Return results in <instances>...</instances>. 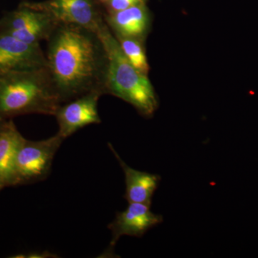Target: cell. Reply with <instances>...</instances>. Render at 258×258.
<instances>
[{
  "label": "cell",
  "mask_w": 258,
  "mask_h": 258,
  "mask_svg": "<svg viewBox=\"0 0 258 258\" xmlns=\"http://www.w3.org/2000/svg\"><path fill=\"white\" fill-rule=\"evenodd\" d=\"M47 41V69L61 104L89 93H106L108 58L96 32L59 24Z\"/></svg>",
  "instance_id": "6da1fadb"
},
{
  "label": "cell",
  "mask_w": 258,
  "mask_h": 258,
  "mask_svg": "<svg viewBox=\"0 0 258 258\" xmlns=\"http://www.w3.org/2000/svg\"><path fill=\"white\" fill-rule=\"evenodd\" d=\"M61 105L47 67L0 73V121L32 113L55 116Z\"/></svg>",
  "instance_id": "7a4b0ae2"
},
{
  "label": "cell",
  "mask_w": 258,
  "mask_h": 258,
  "mask_svg": "<svg viewBox=\"0 0 258 258\" xmlns=\"http://www.w3.org/2000/svg\"><path fill=\"white\" fill-rule=\"evenodd\" d=\"M108 58L106 93H111L135 107L144 116L154 114L158 101L147 75L142 74L128 60L106 21L97 30Z\"/></svg>",
  "instance_id": "3957f363"
},
{
  "label": "cell",
  "mask_w": 258,
  "mask_h": 258,
  "mask_svg": "<svg viewBox=\"0 0 258 258\" xmlns=\"http://www.w3.org/2000/svg\"><path fill=\"white\" fill-rule=\"evenodd\" d=\"M64 140L57 133L45 140L24 139L15 161V186L46 179L55 154Z\"/></svg>",
  "instance_id": "277c9868"
},
{
  "label": "cell",
  "mask_w": 258,
  "mask_h": 258,
  "mask_svg": "<svg viewBox=\"0 0 258 258\" xmlns=\"http://www.w3.org/2000/svg\"><path fill=\"white\" fill-rule=\"evenodd\" d=\"M23 5L47 13L57 23L79 25L96 32L104 21L94 0H47Z\"/></svg>",
  "instance_id": "5b68a950"
},
{
  "label": "cell",
  "mask_w": 258,
  "mask_h": 258,
  "mask_svg": "<svg viewBox=\"0 0 258 258\" xmlns=\"http://www.w3.org/2000/svg\"><path fill=\"white\" fill-rule=\"evenodd\" d=\"M47 67L40 44H30L12 35L0 34V73Z\"/></svg>",
  "instance_id": "8992f818"
},
{
  "label": "cell",
  "mask_w": 258,
  "mask_h": 258,
  "mask_svg": "<svg viewBox=\"0 0 258 258\" xmlns=\"http://www.w3.org/2000/svg\"><path fill=\"white\" fill-rule=\"evenodd\" d=\"M163 222V217L151 210V205L143 203H128L122 212H117L108 227L112 232L109 252L113 253L118 240L122 236L142 237L147 231Z\"/></svg>",
  "instance_id": "52a82bcc"
},
{
  "label": "cell",
  "mask_w": 258,
  "mask_h": 258,
  "mask_svg": "<svg viewBox=\"0 0 258 258\" xmlns=\"http://www.w3.org/2000/svg\"><path fill=\"white\" fill-rule=\"evenodd\" d=\"M101 96L89 93L61 105L55 115L59 126L57 134L66 139L86 125L101 123L98 102Z\"/></svg>",
  "instance_id": "ba28073f"
},
{
  "label": "cell",
  "mask_w": 258,
  "mask_h": 258,
  "mask_svg": "<svg viewBox=\"0 0 258 258\" xmlns=\"http://www.w3.org/2000/svg\"><path fill=\"white\" fill-rule=\"evenodd\" d=\"M108 147L114 154L123 169L125 176L124 198L128 203H143L152 205L154 194L159 187L161 178L159 174H150L130 167L120 157L111 143Z\"/></svg>",
  "instance_id": "9c48e42d"
},
{
  "label": "cell",
  "mask_w": 258,
  "mask_h": 258,
  "mask_svg": "<svg viewBox=\"0 0 258 258\" xmlns=\"http://www.w3.org/2000/svg\"><path fill=\"white\" fill-rule=\"evenodd\" d=\"M24 137L13 120L0 122V185L15 186V161Z\"/></svg>",
  "instance_id": "30bf717a"
},
{
  "label": "cell",
  "mask_w": 258,
  "mask_h": 258,
  "mask_svg": "<svg viewBox=\"0 0 258 258\" xmlns=\"http://www.w3.org/2000/svg\"><path fill=\"white\" fill-rule=\"evenodd\" d=\"M105 20L115 35L139 40L147 31L149 18L145 4H142L110 13Z\"/></svg>",
  "instance_id": "8fae6325"
},
{
  "label": "cell",
  "mask_w": 258,
  "mask_h": 258,
  "mask_svg": "<svg viewBox=\"0 0 258 258\" xmlns=\"http://www.w3.org/2000/svg\"><path fill=\"white\" fill-rule=\"evenodd\" d=\"M43 12L22 5L0 20V34H10L29 28L46 16Z\"/></svg>",
  "instance_id": "7c38bea8"
},
{
  "label": "cell",
  "mask_w": 258,
  "mask_h": 258,
  "mask_svg": "<svg viewBox=\"0 0 258 258\" xmlns=\"http://www.w3.org/2000/svg\"><path fill=\"white\" fill-rule=\"evenodd\" d=\"M115 35L122 50L124 52L128 60L139 72L147 76L149 66L143 46L139 40L132 37Z\"/></svg>",
  "instance_id": "4fadbf2b"
},
{
  "label": "cell",
  "mask_w": 258,
  "mask_h": 258,
  "mask_svg": "<svg viewBox=\"0 0 258 258\" xmlns=\"http://www.w3.org/2000/svg\"><path fill=\"white\" fill-rule=\"evenodd\" d=\"M107 3L110 13H113L137 5L145 4L146 0H109Z\"/></svg>",
  "instance_id": "5bb4252c"
},
{
  "label": "cell",
  "mask_w": 258,
  "mask_h": 258,
  "mask_svg": "<svg viewBox=\"0 0 258 258\" xmlns=\"http://www.w3.org/2000/svg\"><path fill=\"white\" fill-rule=\"evenodd\" d=\"M100 2H101V3H108L109 0H99Z\"/></svg>",
  "instance_id": "9a60e30c"
},
{
  "label": "cell",
  "mask_w": 258,
  "mask_h": 258,
  "mask_svg": "<svg viewBox=\"0 0 258 258\" xmlns=\"http://www.w3.org/2000/svg\"><path fill=\"white\" fill-rule=\"evenodd\" d=\"M2 189H3V187H2L1 185H0V190H1Z\"/></svg>",
  "instance_id": "2e32d148"
},
{
  "label": "cell",
  "mask_w": 258,
  "mask_h": 258,
  "mask_svg": "<svg viewBox=\"0 0 258 258\" xmlns=\"http://www.w3.org/2000/svg\"><path fill=\"white\" fill-rule=\"evenodd\" d=\"M0 122H1V121H0Z\"/></svg>",
  "instance_id": "e0dca14e"
}]
</instances>
